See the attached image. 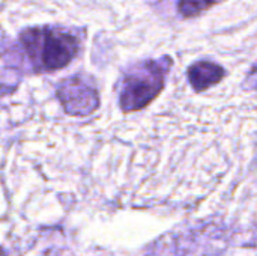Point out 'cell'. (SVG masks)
<instances>
[{
    "mask_svg": "<svg viewBox=\"0 0 257 256\" xmlns=\"http://www.w3.org/2000/svg\"><path fill=\"white\" fill-rule=\"evenodd\" d=\"M18 47L35 72L65 68L80 53V38L62 27H29L18 36Z\"/></svg>",
    "mask_w": 257,
    "mask_h": 256,
    "instance_id": "cell-1",
    "label": "cell"
},
{
    "mask_svg": "<svg viewBox=\"0 0 257 256\" xmlns=\"http://www.w3.org/2000/svg\"><path fill=\"white\" fill-rule=\"evenodd\" d=\"M173 62L169 56L133 65L120 81L119 106L125 113L149 106L164 89L166 77Z\"/></svg>",
    "mask_w": 257,
    "mask_h": 256,
    "instance_id": "cell-2",
    "label": "cell"
},
{
    "mask_svg": "<svg viewBox=\"0 0 257 256\" xmlns=\"http://www.w3.org/2000/svg\"><path fill=\"white\" fill-rule=\"evenodd\" d=\"M57 98L71 116H89L99 107L98 91L83 77H69L57 88Z\"/></svg>",
    "mask_w": 257,
    "mask_h": 256,
    "instance_id": "cell-3",
    "label": "cell"
},
{
    "mask_svg": "<svg viewBox=\"0 0 257 256\" xmlns=\"http://www.w3.org/2000/svg\"><path fill=\"white\" fill-rule=\"evenodd\" d=\"M224 77H226V69L221 65L209 60L194 62L187 71L188 83L196 92H203L211 86L218 84Z\"/></svg>",
    "mask_w": 257,
    "mask_h": 256,
    "instance_id": "cell-4",
    "label": "cell"
},
{
    "mask_svg": "<svg viewBox=\"0 0 257 256\" xmlns=\"http://www.w3.org/2000/svg\"><path fill=\"white\" fill-rule=\"evenodd\" d=\"M220 0H178V12L184 18H193L211 9Z\"/></svg>",
    "mask_w": 257,
    "mask_h": 256,
    "instance_id": "cell-5",
    "label": "cell"
},
{
    "mask_svg": "<svg viewBox=\"0 0 257 256\" xmlns=\"http://www.w3.org/2000/svg\"><path fill=\"white\" fill-rule=\"evenodd\" d=\"M0 256H6V255H5V252L2 250V247H0Z\"/></svg>",
    "mask_w": 257,
    "mask_h": 256,
    "instance_id": "cell-6",
    "label": "cell"
}]
</instances>
